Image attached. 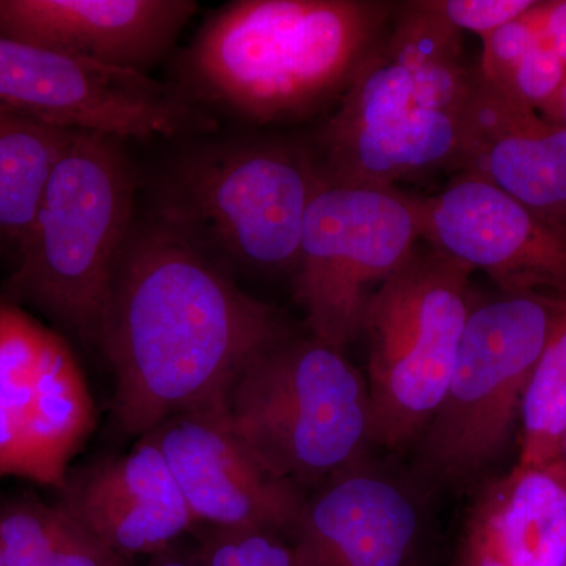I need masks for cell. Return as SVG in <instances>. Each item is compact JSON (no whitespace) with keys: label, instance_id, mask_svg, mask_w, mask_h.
<instances>
[{"label":"cell","instance_id":"6da1fadb","mask_svg":"<svg viewBox=\"0 0 566 566\" xmlns=\"http://www.w3.org/2000/svg\"><path fill=\"white\" fill-rule=\"evenodd\" d=\"M290 337L282 315L244 293L180 227L151 207L137 216L98 342L125 433L145 436L178 412L222 403L252 360Z\"/></svg>","mask_w":566,"mask_h":566},{"label":"cell","instance_id":"7a4b0ae2","mask_svg":"<svg viewBox=\"0 0 566 566\" xmlns=\"http://www.w3.org/2000/svg\"><path fill=\"white\" fill-rule=\"evenodd\" d=\"M394 11L365 0H234L200 25L170 85L212 118L303 122L340 102Z\"/></svg>","mask_w":566,"mask_h":566},{"label":"cell","instance_id":"3957f363","mask_svg":"<svg viewBox=\"0 0 566 566\" xmlns=\"http://www.w3.org/2000/svg\"><path fill=\"white\" fill-rule=\"evenodd\" d=\"M125 140L76 132L55 164L6 300L32 305L98 346L112 283L137 218V172Z\"/></svg>","mask_w":566,"mask_h":566},{"label":"cell","instance_id":"277c9868","mask_svg":"<svg viewBox=\"0 0 566 566\" xmlns=\"http://www.w3.org/2000/svg\"><path fill=\"white\" fill-rule=\"evenodd\" d=\"M323 177L311 140L200 139L164 164L150 207L227 270L282 273L296 266Z\"/></svg>","mask_w":566,"mask_h":566},{"label":"cell","instance_id":"5b68a950","mask_svg":"<svg viewBox=\"0 0 566 566\" xmlns=\"http://www.w3.org/2000/svg\"><path fill=\"white\" fill-rule=\"evenodd\" d=\"M223 412L253 455L294 486L338 474L370 441L367 381L314 335L260 354L230 387Z\"/></svg>","mask_w":566,"mask_h":566},{"label":"cell","instance_id":"8992f818","mask_svg":"<svg viewBox=\"0 0 566 566\" xmlns=\"http://www.w3.org/2000/svg\"><path fill=\"white\" fill-rule=\"evenodd\" d=\"M472 271L442 253H412L365 305L370 441L401 449L444 398L472 303Z\"/></svg>","mask_w":566,"mask_h":566},{"label":"cell","instance_id":"52a82bcc","mask_svg":"<svg viewBox=\"0 0 566 566\" xmlns=\"http://www.w3.org/2000/svg\"><path fill=\"white\" fill-rule=\"evenodd\" d=\"M560 297L502 292L472 305L444 398L423 433L420 465L430 479L461 482L501 452Z\"/></svg>","mask_w":566,"mask_h":566},{"label":"cell","instance_id":"ba28073f","mask_svg":"<svg viewBox=\"0 0 566 566\" xmlns=\"http://www.w3.org/2000/svg\"><path fill=\"white\" fill-rule=\"evenodd\" d=\"M419 238L412 197L323 177L305 214L293 271L312 335L337 349L352 344L363 331L371 286L416 252Z\"/></svg>","mask_w":566,"mask_h":566},{"label":"cell","instance_id":"9c48e42d","mask_svg":"<svg viewBox=\"0 0 566 566\" xmlns=\"http://www.w3.org/2000/svg\"><path fill=\"white\" fill-rule=\"evenodd\" d=\"M0 109L118 139L210 136L219 125L172 85L0 36Z\"/></svg>","mask_w":566,"mask_h":566},{"label":"cell","instance_id":"30bf717a","mask_svg":"<svg viewBox=\"0 0 566 566\" xmlns=\"http://www.w3.org/2000/svg\"><path fill=\"white\" fill-rule=\"evenodd\" d=\"M96 427L91 387L69 340L0 300V476L59 490Z\"/></svg>","mask_w":566,"mask_h":566},{"label":"cell","instance_id":"8fae6325","mask_svg":"<svg viewBox=\"0 0 566 566\" xmlns=\"http://www.w3.org/2000/svg\"><path fill=\"white\" fill-rule=\"evenodd\" d=\"M415 202L431 251L485 271L502 292L566 297V226L471 174Z\"/></svg>","mask_w":566,"mask_h":566},{"label":"cell","instance_id":"7c38bea8","mask_svg":"<svg viewBox=\"0 0 566 566\" xmlns=\"http://www.w3.org/2000/svg\"><path fill=\"white\" fill-rule=\"evenodd\" d=\"M197 523L290 534L304 501L233 433L222 403L178 412L150 433Z\"/></svg>","mask_w":566,"mask_h":566},{"label":"cell","instance_id":"4fadbf2b","mask_svg":"<svg viewBox=\"0 0 566 566\" xmlns=\"http://www.w3.org/2000/svg\"><path fill=\"white\" fill-rule=\"evenodd\" d=\"M197 10L193 0H0V36L148 74Z\"/></svg>","mask_w":566,"mask_h":566},{"label":"cell","instance_id":"5bb4252c","mask_svg":"<svg viewBox=\"0 0 566 566\" xmlns=\"http://www.w3.org/2000/svg\"><path fill=\"white\" fill-rule=\"evenodd\" d=\"M297 566H420L423 520L397 480L370 471L333 475L290 531Z\"/></svg>","mask_w":566,"mask_h":566},{"label":"cell","instance_id":"9a60e30c","mask_svg":"<svg viewBox=\"0 0 566 566\" xmlns=\"http://www.w3.org/2000/svg\"><path fill=\"white\" fill-rule=\"evenodd\" d=\"M57 491L55 504L129 562L170 549L199 524L151 434L126 455L70 471Z\"/></svg>","mask_w":566,"mask_h":566},{"label":"cell","instance_id":"2e32d148","mask_svg":"<svg viewBox=\"0 0 566 566\" xmlns=\"http://www.w3.org/2000/svg\"><path fill=\"white\" fill-rule=\"evenodd\" d=\"M457 169L566 226V128L480 76L460 112Z\"/></svg>","mask_w":566,"mask_h":566},{"label":"cell","instance_id":"e0dca14e","mask_svg":"<svg viewBox=\"0 0 566 566\" xmlns=\"http://www.w3.org/2000/svg\"><path fill=\"white\" fill-rule=\"evenodd\" d=\"M323 174L337 185L394 189V182L439 169H457L460 115L411 109L381 125L318 137Z\"/></svg>","mask_w":566,"mask_h":566},{"label":"cell","instance_id":"ac0fdd59","mask_svg":"<svg viewBox=\"0 0 566 566\" xmlns=\"http://www.w3.org/2000/svg\"><path fill=\"white\" fill-rule=\"evenodd\" d=\"M469 526L506 566H566V463L520 465L495 482Z\"/></svg>","mask_w":566,"mask_h":566},{"label":"cell","instance_id":"d6986e66","mask_svg":"<svg viewBox=\"0 0 566 566\" xmlns=\"http://www.w3.org/2000/svg\"><path fill=\"white\" fill-rule=\"evenodd\" d=\"M74 133L0 109V249L21 248Z\"/></svg>","mask_w":566,"mask_h":566},{"label":"cell","instance_id":"ffe728a7","mask_svg":"<svg viewBox=\"0 0 566 566\" xmlns=\"http://www.w3.org/2000/svg\"><path fill=\"white\" fill-rule=\"evenodd\" d=\"M0 545L6 566H137L62 506L33 495L0 502Z\"/></svg>","mask_w":566,"mask_h":566},{"label":"cell","instance_id":"44dd1931","mask_svg":"<svg viewBox=\"0 0 566 566\" xmlns=\"http://www.w3.org/2000/svg\"><path fill=\"white\" fill-rule=\"evenodd\" d=\"M520 465H545L562 458L566 433V297L539 354L523 403Z\"/></svg>","mask_w":566,"mask_h":566},{"label":"cell","instance_id":"7402d4cb","mask_svg":"<svg viewBox=\"0 0 566 566\" xmlns=\"http://www.w3.org/2000/svg\"><path fill=\"white\" fill-rule=\"evenodd\" d=\"M411 109H415V74L398 63L387 61L376 48L346 88L340 107L315 136H337L353 129L381 125Z\"/></svg>","mask_w":566,"mask_h":566},{"label":"cell","instance_id":"603a6c76","mask_svg":"<svg viewBox=\"0 0 566 566\" xmlns=\"http://www.w3.org/2000/svg\"><path fill=\"white\" fill-rule=\"evenodd\" d=\"M395 11L392 32L378 46L387 61L412 73L427 66L461 62L463 33L460 29L424 9L422 2H405Z\"/></svg>","mask_w":566,"mask_h":566},{"label":"cell","instance_id":"cb8c5ba5","mask_svg":"<svg viewBox=\"0 0 566 566\" xmlns=\"http://www.w3.org/2000/svg\"><path fill=\"white\" fill-rule=\"evenodd\" d=\"M197 556L203 566H297L290 543L268 531L212 528Z\"/></svg>","mask_w":566,"mask_h":566},{"label":"cell","instance_id":"d4e9b609","mask_svg":"<svg viewBox=\"0 0 566 566\" xmlns=\"http://www.w3.org/2000/svg\"><path fill=\"white\" fill-rule=\"evenodd\" d=\"M565 81L566 63L539 41L517 62L504 84L495 87L543 114L557 98Z\"/></svg>","mask_w":566,"mask_h":566},{"label":"cell","instance_id":"484cf974","mask_svg":"<svg viewBox=\"0 0 566 566\" xmlns=\"http://www.w3.org/2000/svg\"><path fill=\"white\" fill-rule=\"evenodd\" d=\"M536 3L526 13L483 36V57L479 69L483 80L494 85L504 84L517 62L542 41Z\"/></svg>","mask_w":566,"mask_h":566},{"label":"cell","instance_id":"4316f807","mask_svg":"<svg viewBox=\"0 0 566 566\" xmlns=\"http://www.w3.org/2000/svg\"><path fill=\"white\" fill-rule=\"evenodd\" d=\"M415 109L449 112L460 115L474 92L479 70L463 63L427 66L415 71Z\"/></svg>","mask_w":566,"mask_h":566},{"label":"cell","instance_id":"83f0119b","mask_svg":"<svg viewBox=\"0 0 566 566\" xmlns=\"http://www.w3.org/2000/svg\"><path fill=\"white\" fill-rule=\"evenodd\" d=\"M424 9L433 11L461 32L486 36L505 22L515 20L535 6L534 0H422Z\"/></svg>","mask_w":566,"mask_h":566},{"label":"cell","instance_id":"f1b7e54d","mask_svg":"<svg viewBox=\"0 0 566 566\" xmlns=\"http://www.w3.org/2000/svg\"><path fill=\"white\" fill-rule=\"evenodd\" d=\"M539 40L566 63V0L536 3Z\"/></svg>","mask_w":566,"mask_h":566},{"label":"cell","instance_id":"f546056e","mask_svg":"<svg viewBox=\"0 0 566 566\" xmlns=\"http://www.w3.org/2000/svg\"><path fill=\"white\" fill-rule=\"evenodd\" d=\"M458 566H506L488 545L485 538L469 526L465 532L463 547H461Z\"/></svg>","mask_w":566,"mask_h":566},{"label":"cell","instance_id":"4dcf8cb0","mask_svg":"<svg viewBox=\"0 0 566 566\" xmlns=\"http://www.w3.org/2000/svg\"><path fill=\"white\" fill-rule=\"evenodd\" d=\"M144 566H203V564L197 554L188 556V554L177 553L174 547H170V549L148 558Z\"/></svg>","mask_w":566,"mask_h":566},{"label":"cell","instance_id":"1f68e13d","mask_svg":"<svg viewBox=\"0 0 566 566\" xmlns=\"http://www.w3.org/2000/svg\"><path fill=\"white\" fill-rule=\"evenodd\" d=\"M542 115L551 118V120L560 123L566 128V81L557 98L554 99V103Z\"/></svg>","mask_w":566,"mask_h":566},{"label":"cell","instance_id":"d6a6232c","mask_svg":"<svg viewBox=\"0 0 566 566\" xmlns=\"http://www.w3.org/2000/svg\"><path fill=\"white\" fill-rule=\"evenodd\" d=\"M562 458H564V461L566 463V433L564 438V446H562Z\"/></svg>","mask_w":566,"mask_h":566},{"label":"cell","instance_id":"836d02e7","mask_svg":"<svg viewBox=\"0 0 566 566\" xmlns=\"http://www.w3.org/2000/svg\"><path fill=\"white\" fill-rule=\"evenodd\" d=\"M0 566H6V564H3L2 545H0Z\"/></svg>","mask_w":566,"mask_h":566}]
</instances>
